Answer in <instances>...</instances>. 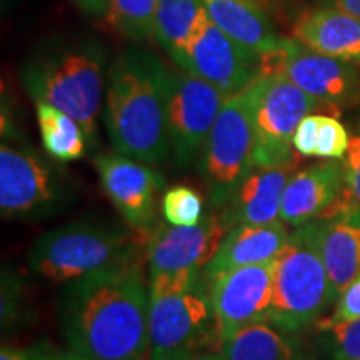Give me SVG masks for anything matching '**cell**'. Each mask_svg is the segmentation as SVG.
I'll return each mask as SVG.
<instances>
[{"mask_svg": "<svg viewBox=\"0 0 360 360\" xmlns=\"http://www.w3.org/2000/svg\"><path fill=\"white\" fill-rule=\"evenodd\" d=\"M150 290L141 260L69 282L60 317L70 350L89 360L148 357Z\"/></svg>", "mask_w": 360, "mask_h": 360, "instance_id": "obj_1", "label": "cell"}, {"mask_svg": "<svg viewBox=\"0 0 360 360\" xmlns=\"http://www.w3.org/2000/svg\"><path fill=\"white\" fill-rule=\"evenodd\" d=\"M167 75L162 58L142 49H127L112 60L103 124L117 154L143 164L169 159Z\"/></svg>", "mask_w": 360, "mask_h": 360, "instance_id": "obj_2", "label": "cell"}, {"mask_svg": "<svg viewBox=\"0 0 360 360\" xmlns=\"http://www.w3.org/2000/svg\"><path fill=\"white\" fill-rule=\"evenodd\" d=\"M107 52L94 39L47 47L22 67V82L34 102H47L74 117L87 137L97 142V120L107 90Z\"/></svg>", "mask_w": 360, "mask_h": 360, "instance_id": "obj_3", "label": "cell"}, {"mask_svg": "<svg viewBox=\"0 0 360 360\" xmlns=\"http://www.w3.org/2000/svg\"><path fill=\"white\" fill-rule=\"evenodd\" d=\"M148 238L132 227L85 219L44 233L29 254L37 276L53 282H72L102 270L134 262Z\"/></svg>", "mask_w": 360, "mask_h": 360, "instance_id": "obj_4", "label": "cell"}, {"mask_svg": "<svg viewBox=\"0 0 360 360\" xmlns=\"http://www.w3.org/2000/svg\"><path fill=\"white\" fill-rule=\"evenodd\" d=\"M332 304L314 220L299 225L276 259L269 322L287 332L312 326Z\"/></svg>", "mask_w": 360, "mask_h": 360, "instance_id": "obj_5", "label": "cell"}, {"mask_svg": "<svg viewBox=\"0 0 360 360\" xmlns=\"http://www.w3.org/2000/svg\"><path fill=\"white\" fill-rule=\"evenodd\" d=\"M222 350L207 274L191 289L150 297L148 360H177Z\"/></svg>", "mask_w": 360, "mask_h": 360, "instance_id": "obj_6", "label": "cell"}, {"mask_svg": "<svg viewBox=\"0 0 360 360\" xmlns=\"http://www.w3.org/2000/svg\"><path fill=\"white\" fill-rule=\"evenodd\" d=\"M255 82L225 98L199 157V172L214 209L222 212L254 165Z\"/></svg>", "mask_w": 360, "mask_h": 360, "instance_id": "obj_7", "label": "cell"}, {"mask_svg": "<svg viewBox=\"0 0 360 360\" xmlns=\"http://www.w3.org/2000/svg\"><path fill=\"white\" fill-rule=\"evenodd\" d=\"M74 199V184L34 148L0 147V210L4 219L34 220L60 212Z\"/></svg>", "mask_w": 360, "mask_h": 360, "instance_id": "obj_8", "label": "cell"}, {"mask_svg": "<svg viewBox=\"0 0 360 360\" xmlns=\"http://www.w3.org/2000/svg\"><path fill=\"white\" fill-rule=\"evenodd\" d=\"M322 105L278 72H269L255 80L254 154L260 167L295 164L294 134L299 124Z\"/></svg>", "mask_w": 360, "mask_h": 360, "instance_id": "obj_9", "label": "cell"}, {"mask_svg": "<svg viewBox=\"0 0 360 360\" xmlns=\"http://www.w3.org/2000/svg\"><path fill=\"white\" fill-rule=\"evenodd\" d=\"M278 72L297 87L330 109L360 105V70L357 64L323 56L295 39H285L282 47L264 58V74Z\"/></svg>", "mask_w": 360, "mask_h": 360, "instance_id": "obj_10", "label": "cell"}, {"mask_svg": "<svg viewBox=\"0 0 360 360\" xmlns=\"http://www.w3.org/2000/svg\"><path fill=\"white\" fill-rule=\"evenodd\" d=\"M225 98L217 87L191 72L180 67L169 69V134L179 167L187 169L199 160Z\"/></svg>", "mask_w": 360, "mask_h": 360, "instance_id": "obj_11", "label": "cell"}, {"mask_svg": "<svg viewBox=\"0 0 360 360\" xmlns=\"http://www.w3.org/2000/svg\"><path fill=\"white\" fill-rule=\"evenodd\" d=\"M177 67L212 84L225 97L264 75V58L222 32L209 15L197 25Z\"/></svg>", "mask_w": 360, "mask_h": 360, "instance_id": "obj_12", "label": "cell"}, {"mask_svg": "<svg viewBox=\"0 0 360 360\" xmlns=\"http://www.w3.org/2000/svg\"><path fill=\"white\" fill-rule=\"evenodd\" d=\"M276 259L209 277L210 300L222 344L242 328L269 322Z\"/></svg>", "mask_w": 360, "mask_h": 360, "instance_id": "obj_13", "label": "cell"}, {"mask_svg": "<svg viewBox=\"0 0 360 360\" xmlns=\"http://www.w3.org/2000/svg\"><path fill=\"white\" fill-rule=\"evenodd\" d=\"M96 169L105 195L125 224L147 238L155 225L157 199L164 180L148 164L122 154H103L96 159Z\"/></svg>", "mask_w": 360, "mask_h": 360, "instance_id": "obj_14", "label": "cell"}, {"mask_svg": "<svg viewBox=\"0 0 360 360\" xmlns=\"http://www.w3.org/2000/svg\"><path fill=\"white\" fill-rule=\"evenodd\" d=\"M231 229L227 217L219 210L204 215L193 225H157L146 245L150 277L172 270H205Z\"/></svg>", "mask_w": 360, "mask_h": 360, "instance_id": "obj_15", "label": "cell"}, {"mask_svg": "<svg viewBox=\"0 0 360 360\" xmlns=\"http://www.w3.org/2000/svg\"><path fill=\"white\" fill-rule=\"evenodd\" d=\"M314 222L330 282V300L335 304L342 290L360 274V205L347 188L344 199Z\"/></svg>", "mask_w": 360, "mask_h": 360, "instance_id": "obj_16", "label": "cell"}, {"mask_svg": "<svg viewBox=\"0 0 360 360\" xmlns=\"http://www.w3.org/2000/svg\"><path fill=\"white\" fill-rule=\"evenodd\" d=\"M347 193L344 164L322 162L294 172L282 197L281 220L299 227L322 217Z\"/></svg>", "mask_w": 360, "mask_h": 360, "instance_id": "obj_17", "label": "cell"}, {"mask_svg": "<svg viewBox=\"0 0 360 360\" xmlns=\"http://www.w3.org/2000/svg\"><path fill=\"white\" fill-rule=\"evenodd\" d=\"M292 35L310 51L360 64V20L332 4L300 13Z\"/></svg>", "mask_w": 360, "mask_h": 360, "instance_id": "obj_18", "label": "cell"}, {"mask_svg": "<svg viewBox=\"0 0 360 360\" xmlns=\"http://www.w3.org/2000/svg\"><path fill=\"white\" fill-rule=\"evenodd\" d=\"M295 164L278 167L252 165L249 174L222 210L229 224H270L281 219L282 197Z\"/></svg>", "mask_w": 360, "mask_h": 360, "instance_id": "obj_19", "label": "cell"}, {"mask_svg": "<svg viewBox=\"0 0 360 360\" xmlns=\"http://www.w3.org/2000/svg\"><path fill=\"white\" fill-rule=\"evenodd\" d=\"M285 225L281 219L270 224L233 225L205 267L207 277L277 259L290 237Z\"/></svg>", "mask_w": 360, "mask_h": 360, "instance_id": "obj_20", "label": "cell"}, {"mask_svg": "<svg viewBox=\"0 0 360 360\" xmlns=\"http://www.w3.org/2000/svg\"><path fill=\"white\" fill-rule=\"evenodd\" d=\"M202 4L222 32L262 58L274 56L285 40L255 0H202Z\"/></svg>", "mask_w": 360, "mask_h": 360, "instance_id": "obj_21", "label": "cell"}, {"mask_svg": "<svg viewBox=\"0 0 360 360\" xmlns=\"http://www.w3.org/2000/svg\"><path fill=\"white\" fill-rule=\"evenodd\" d=\"M225 360H304L302 347L294 332L260 322L245 327L222 344Z\"/></svg>", "mask_w": 360, "mask_h": 360, "instance_id": "obj_22", "label": "cell"}, {"mask_svg": "<svg viewBox=\"0 0 360 360\" xmlns=\"http://www.w3.org/2000/svg\"><path fill=\"white\" fill-rule=\"evenodd\" d=\"M205 15L202 0H157L154 39L175 65L180 64L188 40Z\"/></svg>", "mask_w": 360, "mask_h": 360, "instance_id": "obj_23", "label": "cell"}, {"mask_svg": "<svg viewBox=\"0 0 360 360\" xmlns=\"http://www.w3.org/2000/svg\"><path fill=\"white\" fill-rule=\"evenodd\" d=\"M35 114L44 150L58 162L82 159L89 143L74 117L47 102H35Z\"/></svg>", "mask_w": 360, "mask_h": 360, "instance_id": "obj_24", "label": "cell"}, {"mask_svg": "<svg viewBox=\"0 0 360 360\" xmlns=\"http://www.w3.org/2000/svg\"><path fill=\"white\" fill-rule=\"evenodd\" d=\"M157 0H110L109 19L119 32L134 40L154 37Z\"/></svg>", "mask_w": 360, "mask_h": 360, "instance_id": "obj_25", "label": "cell"}, {"mask_svg": "<svg viewBox=\"0 0 360 360\" xmlns=\"http://www.w3.org/2000/svg\"><path fill=\"white\" fill-rule=\"evenodd\" d=\"M162 215L170 225H193L204 217L200 193L187 186H174L162 195Z\"/></svg>", "mask_w": 360, "mask_h": 360, "instance_id": "obj_26", "label": "cell"}, {"mask_svg": "<svg viewBox=\"0 0 360 360\" xmlns=\"http://www.w3.org/2000/svg\"><path fill=\"white\" fill-rule=\"evenodd\" d=\"M327 352L334 360H360V319L321 327Z\"/></svg>", "mask_w": 360, "mask_h": 360, "instance_id": "obj_27", "label": "cell"}, {"mask_svg": "<svg viewBox=\"0 0 360 360\" xmlns=\"http://www.w3.org/2000/svg\"><path fill=\"white\" fill-rule=\"evenodd\" d=\"M350 135L340 120L330 115H321L315 157L339 160L347 154Z\"/></svg>", "mask_w": 360, "mask_h": 360, "instance_id": "obj_28", "label": "cell"}, {"mask_svg": "<svg viewBox=\"0 0 360 360\" xmlns=\"http://www.w3.org/2000/svg\"><path fill=\"white\" fill-rule=\"evenodd\" d=\"M360 319V274L342 290L330 317L319 322V328L340 322H352Z\"/></svg>", "mask_w": 360, "mask_h": 360, "instance_id": "obj_29", "label": "cell"}, {"mask_svg": "<svg viewBox=\"0 0 360 360\" xmlns=\"http://www.w3.org/2000/svg\"><path fill=\"white\" fill-rule=\"evenodd\" d=\"M345 182L354 200L360 205V132L350 137L347 154L344 157Z\"/></svg>", "mask_w": 360, "mask_h": 360, "instance_id": "obj_30", "label": "cell"}, {"mask_svg": "<svg viewBox=\"0 0 360 360\" xmlns=\"http://www.w3.org/2000/svg\"><path fill=\"white\" fill-rule=\"evenodd\" d=\"M319 124H321V115L310 114L299 124L294 134V148L297 154L305 157H315V148H317V135Z\"/></svg>", "mask_w": 360, "mask_h": 360, "instance_id": "obj_31", "label": "cell"}, {"mask_svg": "<svg viewBox=\"0 0 360 360\" xmlns=\"http://www.w3.org/2000/svg\"><path fill=\"white\" fill-rule=\"evenodd\" d=\"M58 350L52 349L49 344H39L32 347H12V345H2L0 350V360H57Z\"/></svg>", "mask_w": 360, "mask_h": 360, "instance_id": "obj_32", "label": "cell"}, {"mask_svg": "<svg viewBox=\"0 0 360 360\" xmlns=\"http://www.w3.org/2000/svg\"><path fill=\"white\" fill-rule=\"evenodd\" d=\"M72 2L90 17H109L110 0H72Z\"/></svg>", "mask_w": 360, "mask_h": 360, "instance_id": "obj_33", "label": "cell"}, {"mask_svg": "<svg viewBox=\"0 0 360 360\" xmlns=\"http://www.w3.org/2000/svg\"><path fill=\"white\" fill-rule=\"evenodd\" d=\"M328 4L342 8V11L349 12L350 15L357 17V19L360 20V0H330Z\"/></svg>", "mask_w": 360, "mask_h": 360, "instance_id": "obj_34", "label": "cell"}, {"mask_svg": "<svg viewBox=\"0 0 360 360\" xmlns=\"http://www.w3.org/2000/svg\"><path fill=\"white\" fill-rule=\"evenodd\" d=\"M177 360H225V357L220 350H207V352H197Z\"/></svg>", "mask_w": 360, "mask_h": 360, "instance_id": "obj_35", "label": "cell"}, {"mask_svg": "<svg viewBox=\"0 0 360 360\" xmlns=\"http://www.w3.org/2000/svg\"><path fill=\"white\" fill-rule=\"evenodd\" d=\"M57 360H89V359H85L84 355L74 352V350H67V352L58 354Z\"/></svg>", "mask_w": 360, "mask_h": 360, "instance_id": "obj_36", "label": "cell"}, {"mask_svg": "<svg viewBox=\"0 0 360 360\" xmlns=\"http://www.w3.org/2000/svg\"><path fill=\"white\" fill-rule=\"evenodd\" d=\"M255 2H259V0H255Z\"/></svg>", "mask_w": 360, "mask_h": 360, "instance_id": "obj_37", "label": "cell"}]
</instances>
